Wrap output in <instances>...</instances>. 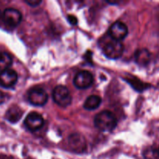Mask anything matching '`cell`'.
Instances as JSON below:
<instances>
[{"label":"cell","mask_w":159,"mask_h":159,"mask_svg":"<svg viewBox=\"0 0 159 159\" xmlns=\"http://www.w3.org/2000/svg\"><path fill=\"white\" fill-rule=\"evenodd\" d=\"M95 127L103 132H110L116 128L117 120L112 112L104 110L98 113L94 119Z\"/></svg>","instance_id":"6da1fadb"},{"label":"cell","mask_w":159,"mask_h":159,"mask_svg":"<svg viewBox=\"0 0 159 159\" xmlns=\"http://www.w3.org/2000/svg\"><path fill=\"white\" fill-rule=\"evenodd\" d=\"M53 99L54 102L61 107H68L72 102V97L68 88L64 85H57L53 90Z\"/></svg>","instance_id":"7a4b0ae2"},{"label":"cell","mask_w":159,"mask_h":159,"mask_svg":"<svg viewBox=\"0 0 159 159\" xmlns=\"http://www.w3.org/2000/svg\"><path fill=\"white\" fill-rule=\"evenodd\" d=\"M124 47L120 41L112 40L106 43L103 48V53L106 57L110 59H118L122 56Z\"/></svg>","instance_id":"3957f363"},{"label":"cell","mask_w":159,"mask_h":159,"mask_svg":"<svg viewBox=\"0 0 159 159\" xmlns=\"http://www.w3.org/2000/svg\"><path fill=\"white\" fill-rule=\"evenodd\" d=\"M28 99L32 105L36 107H43L48 102V96L43 89L36 87L31 89L29 91Z\"/></svg>","instance_id":"277c9868"},{"label":"cell","mask_w":159,"mask_h":159,"mask_svg":"<svg viewBox=\"0 0 159 159\" xmlns=\"http://www.w3.org/2000/svg\"><path fill=\"white\" fill-rule=\"evenodd\" d=\"M94 78L93 74L88 71H81L75 75L73 80L75 86L79 89H88L93 85Z\"/></svg>","instance_id":"5b68a950"},{"label":"cell","mask_w":159,"mask_h":159,"mask_svg":"<svg viewBox=\"0 0 159 159\" xmlns=\"http://www.w3.org/2000/svg\"><path fill=\"white\" fill-rule=\"evenodd\" d=\"M109 34L112 39L116 41H121L128 34L127 25L121 21H116L111 25L109 29Z\"/></svg>","instance_id":"8992f818"},{"label":"cell","mask_w":159,"mask_h":159,"mask_svg":"<svg viewBox=\"0 0 159 159\" xmlns=\"http://www.w3.org/2000/svg\"><path fill=\"white\" fill-rule=\"evenodd\" d=\"M2 17L3 21L6 25L12 27H16L18 26L22 21V14L19 10L12 8H8L5 9Z\"/></svg>","instance_id":"52a82bcc"},{"label":"cell","mask_w":159,"mask_h":159,"mask_svg":"<svg viewBox=\"0 0 159 159\" xmlns=\"http://www.w3.org/2000/svg\"><path fill=\"white\" fill-rule=\"evenodd\" d=\"M43 118L40 113L32 112L25 118L24 125L30 131H37L43 127Z\"/></svg>","instance_id":"ba28073f"},{"label":"cell","mask_w":159,"mask_h":159,"mask_svg":"<svg viewBox=\"0 0 159 159\" xmlns=\"http://www.w3.org/2000/svg\"><path fill=\"white\" fill-rule=\"evenodd\" d=\"M18 80V75L14 70L6 69L0 71V85L3 88H12L16 84Z\"/></svg>","instance_id":"9c48e42d"},{"label":"cell","mask_w":159,"mask_h":159,"mask_svg":"<svg viewBox=\"0 0 159 159\" xmlns=\"http://www.w3.org/2000/svg\"><path fill=\"white\" fill-rule=\"evenodd\" d=\"M68 144L73 151L82 152L86 148V143L83 137L79 134H73L68 138Z\"/></svg>","instance_id":"30bf717a"},{"label":"cell","mask_w":159,"mask_h":159,"mask_svg":"<svg viewBox=\"0 0 159 159\" xmlns=\"http://www.w3.org/2000/svg\"><path fill=\"white\" fill-rule=\"evenodd\" d=\"M23 114V111L20 107H19L18 106H12L7 110L5 117L9 122L12 123V124H16L21 119Z\"/></svg>","instance_id":"8fae6325"},{"label":"cell","mask_w":159,"mask_h":159,"mask_svg":"<svg viewBox=\"0 0 159 159\" xmlns=\"http://www.w3.org/2000/svg\"><path fill=\"white\" fill-rule=\"evenodd\" d=\"M135 61L141 66H146L151 59V54L147 49H139L134 54Z\"/></svg>","instance_id":"7c38bea8"},{"label":"cell","mask_w":159,"mask_h":159,"mask_svg":"<svg viewBox=\"0 0 159 159\" xmlns=\"http://www.w3.org/2000/svg\"><path fill=\"white\" fill-rule=\"evenodd\" d=\"M102 99L99 96L92 95L89 96L84 102V108L87 110H94L100 106Z\"/></svg>","instance_id":"4fadbf2b"},{"label":"cell","mask_w":159,"mask_h":159,"mask_svg":"<svg viewBox=\"0 0 159 159\" xmlns=\"http://www.w3.org/2000/svg\"><path fill=\"white\" fill-rule=\"evenodd\" d=\"M12 64V58L9 54L6 52L0 53V71L9 69Z\"/></svg>","instance_id":"5bb4252c"},{"label":"cell","mask_w":159,"mask_h":159,"mask_svg":"<svg viewBox=\"0 0 159 159\" xmlns=\"http://www.w3.org/2000/svg\"><path fill=\"white\" fill-rule=\"evenodd\" d=\"M157 155H158V152H155L153 149H147L144 154L145 159H155Z\"/></svg>","instance_id":"9a60e30c"},{"label":"cell","mask_w":159,"mask_h":159,"mask_svg":"<svg viewBox=\"0 0 159 159\" xmlns=\"http://www.w3.org/2000/svg\"><path fill=\"white\" fill-rule=\"evenodd\" d=\"M25 2L32 7H35V6L40 5L42 2L40 0H25Z\"/></svg>","instance_id":"2e32d148"},{"label":"cell","mask_w":159,"mask_h":159,"mask_svg":"<svg viewBox=\"0 0 159 159\" xmlns=\"http://www.w3.org/2000/svg\"><path fill=\"white\" fill-rule=\"evenodd\" d=\"M68 22H69L70 23H71V25H75L77 24L78 23V20H77V18H76L75 16L73 15H69L68 16Z\"/></svg>","instance_id":"e0dca14e"},{"label":"cell","mask_w":159,"mask_h":159,"mask_svg":"<svg viewBox=\"0 0 159 159\" xmlns=\"http://www.w3.org/2000/svg\"><path fill=\"white\" fill-rule=\"evenodd\" d=\"M5 100H6V96L2 92L0 91V105L2 104L5 102Z\"/></svg>","instance_id":"ac0fdd59"},{"label":"cell","mask_w":159,"mask_h":159,"mask_svg":"<svg viewBox=\"0 0 159 159\" xmlns=\"http://www.w3.org/2000/svg\"><path fill=\"white\" fill-rule=\"evenodd\" d=\"M2 18V12H1V11H0V19Z\"/></svg>","instance_id":"d6986e66"},{"label":"cell","mask_w":159,"mask_h":159,"mask_svg":"<svg viewBox=\"0 0 159 159\" xmlns=\"http://www.w3.org/2000/svg\"><path fill=\"white\" fill-rule=\"evenodd\" d=\"M158 156H159V149H158Z\"/></svg>","instance_id":"ffe728a7"}]
</instances>
